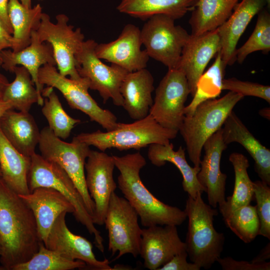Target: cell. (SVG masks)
<instances>
[{"mask_svg": "<svg viewBox=\"0 0 270 270\" xmlns=\"http://www.w3.org/2000/svg\"><path fill=\"white\" fill-rule=\"evenodd\" d=\"M34 216L28 206L0 178V262L6 270L28 260L40 243Z\"/></svg>", "mask_w": 270, "mask_h": 270, "instance_id": "cell-1", "label": "cell"}, {"mask_svg": "<svg viewBox=\"0 0 270 270\" xmlns=\"http://www.w3.org/2000/svg\"><path fill=\"white\" fill-rule=\"evenodd\" d=\"M112 156L115 167L120 172L118 187L137 212L142 226H178L184 222L187 218L184 210L162 202L144 184L140 173L146 162L140 152Z\"/></svg>", "mask_w": 270, "mask_h": 270, "instance_id": "cell-2", "label": "cell"}, {"mask_svg": "<svg viewBox=\"0 0 270 270\" xmlns=\"http://www.w3.org/2000/svg\"><path fill=\"white\" fill-rule=\"evenodd\" d=\"M202 194L198 192L194 198L188 196L186 200L188 226L185 243L190 260L200 268L208 270L220 257L225 237L214 226L217 209L204 202Z\"/></svg>", "mask_w": 270, "mask_h": 270, "instance_id": "cell-3", "label": "cell"}, {"mask_svg": "<svg viewBox=\"0 0 270 270\" xmlns=\"http://www.w3.org/2000/svg\"><path fill=\"white\" fill-rule=\"evenodd\" d=\"M178 131L165 128L148 114L145 118L129 124L118 122L111 131L100 130L82 132L74 137L88 146L102 152L112 148L122 151L130 149L140 150L152 144H168L174 138Z\"/></svg>", "mask_w": 270, "mask_h": 270, "instance_id": "cell-4", "label": "cell"}, {"mask_svg": "<svg viewBox=\"0 0 270 270\" xmlns=\"http://www.w3.org/2000/svg\"><path fill=\"white\" fill-rule=\"evenodd\" d=\"M244 96L229 91L220 98L200 104L191 115H184L178 130L186 143L190 160L200 167V156L206 141L222 128L226 118Z\"/></svg>", "mask_w": 270, "mask_h": 270, "instance_id": "cell-5", "label": "cell"}, {"mask_svg": "<svg viewBox=\"0 0 270 270\" xmlns=\"http://www.w3.org/2000/svg\"><path fill=\"white\" fill-rule=\"evenodd\" d=\"M28 185L30 192L38 187H48L65 196L74 208L72 214L76 220L94 236L96 246L102 252H104V239L96 228L80 194L70 178L59 165L34 153L31 156Z\"/></svg>", "mask_w": 270, "mask_h": 270, "instance_id": "cell-6", "label": "cell"}, {"mask_svg": "<svg viewBox=\"0 0 270 270\" xmlns=\"http://www.w3.org/2000/svg\"><path fill=\"white\" fill-rule=\"evenodd\" d=\"M38 146L44 158L59 165L70 178L92 217L94 204L88 192L85 178V164L91 150L90 146L74 137L72 142H66L56 136L48 126L40 130Z\"/></svg>", "mask_w": 270, "mask_h": 270, "instance_id": "cell-7", "label": "cell"}, {"mask_svg": "<svg viewBox=\"0 0 270 270\" xmlns=\"http://www.w3.org/2000/svg\"><path fill=\"white\" fill-rule=\"evenodd\" d=\"M38 80L42 87L46 85L58 90L71 108L83 112L91 121L98 124L106 131L117 128L116 116L110 110L100 107L90 94V84L87 78H68L60 74L56 66L46 64L39 70Z\"/></svg>", "mask_w": 270, "mask_h": 270, "instance_id": "cell-8", "label": "cell"}, {"mask_svg": "<svg viewBox=\"0 0 270 270\" xmlns=\"http://www.w3.org/2000/svg\"><path fill=\"white\" fill-rule=\"evenodd\" d=\"M56 22L42 12L40 26L36 30L41 42L49 43L52 48L57 69L60 74L74 80L80 78L76 66L75 56L84 41V36L80 28L68 24L64 14L56 16Z\"/></svg>", "mask_w": 270, "mask_h": 270, "instance_id": "cell-9", "label": "cell"}, {"mask_svg": "<svg viewBox=\"0 0 270 270\" xmlns=\"http://www.w3.org/2000/svg\"><path fill=\"white\" fill-rule=\"evenodd\" d=\"M140 30L141 38L148 56L168 69L176 68L190 34L176 25L173 18L164 14L152 16Z\"/></svg>", "mask_w": 270, "mask_h": 270, "instance_id": "cell-10", "label": "cell"}, {"mask_svg": "<svg viewBox=\"0 0 270 270\" xmlns=\"http://www.w3.org/2000/svg\"><path fill=\"white\" fill-rule=\"evenodd\" d=\"M138 216L129 202L114 192L110 196L104 224L108 232V250L114 260L125 254L134 258L140 255L142 228L138 222Z\"/></svg>", "mask_w": 270, "mask_h": 270, "instance_id": "cell-11", "label": "cell"}, {"mask_svg": "<svg viewBox=\"0 0 270 270\" xmlns=\"http://www.w3.org/2000/svg\"><path fill=\"white\" fill-rule=\"evenodd\" d=\"M97 44L92 39L84 41L75 56L77 71L80 77L88 80L90 89L98 92L104 104L110 98L114 105L122 106L120 88L128 72L117 65L102 62L96 54Z\"/></svg>", "mask_w": 270, "mask_h": 270, "instance_id": "cell-12", "label": "cell"}, {"mask_svg": "<svg viewBox=\"0 0 270 270\" xmlns=\"http://www.w3.org/2000/svg\"><path fill=\"white\" fill-rule=\"evenodd\" d=\"M189 94L190 89L184 74L178 68L168 69L156 90L149 114L162 126L178 132Z\"/></svg>", "mask_w": 270, "mask_h": 270, "instance_id": "cell-13", "label": "cell"}, {"mask_svg": "<svg viewBox=\"0 0 270 270\" xmlns=\"http://www.w3.org/2000/svg\"><path fill=\"white\" fill-rule=\"evenodd\" d=\"M114 167L112 156L90 150L85 164V178L88 192L94 204L92 216L94 224H104L111 195L117 187L113 177Z\"/></svg>", "mask_w": 270, "mask_h": 270, "instance_id": "cell-14", "label": "cell"}, {"mask_svg": "<svg viewBox=\"0 0 270 270\" xmlns=\"http://www.w3.org/2000/svg\"><path fill=\"white\" fill-rule=\"evenodd\" d=\"M142 44L140 30L130 24L124 26L114 40L97 44L95 52L99 58L132 72L147 66L150 57L145 50L141 49Z\"/></svg>", "mask_w": 270, "mask_h": 270, "instance_id": "cell-15", "label": "cell"}, {"mask_svg": "<svg viewBox=\"0 0 270 270\" xmlns=\"http://www.w3.org/2000/svg\"><path fill=\"white\" fill-rule=\"evenodd\" d=\"M186 251L176 226H153L142 230L140 255L144 268L158 270L175 255Z\"/></svg>", "mask_w": 270, "mask_h": 270, "instance_id": "cell-16", "label": "cell"}, {"mask_svg": "<svg viewBox=\"0 0 270 270\" xmlns=\"http://www.w3.org/2000/svg\"><path fill=\"white\" fill-rule=\"evenodd\" d=\"M67 212L62 213L55 220L48 234L46 248L72 260L84 262L86 268L98 270H114L108 259L98 260L92 251V244L88 240L72 233L66 222Z\"/></svg>", "mask_w": 270, "mask_h": 270, "instance_id": "cell-17", "label": "cell"}, {"mask_svg": "<svg viewBox=\"0 0 270 270\" xmlns=\"http://www.w3.org/2000/svg\"><path fill=\"white\" fill-rule=\"evenodd\" d=\"M220 48L218 29L199 34H190L182 50L176 68L185 75L193 97L200 77L210 60Z\"/></svg>", "mask_w": 270, "mask_h": 270, "instance_id": "cell-18", "label": "cell"}, {"mask_svg": "<svg viewBox=\"0 0 270 270\" xmlns=\"http://www.w3.org/2000/svg\"><path fill=\"white\" fill-rule=\"evenodd\" d=\"M227 145L222 138V128L212 134L204 142V154L200 162L197 178L206 188L208 204L216 208L226 202L225 191L227 176L220 170V160Z\"/></svg>", "mask_w": 270, "mask_h": 270, "instance_id": "cell-19", "label": "cell"}, {"mask_svg": "<svg viewBox=\"0 0 270 270\" xmlns=\"http://www.w3.org/2000/svg\"><path fill=\"white\" fill-rule=\"evenodd\" d=\"M18 195L32 210L40 240L44 245L58 216L64 212H74L73 206L68 199L51 188L38 187L28 194Z\"/></svg>", "mask_w": 270, "mask_h": 270, "instance_id": "cell-20", "label": "cell"}, {"mask_svg": "<svg viewBox=\"0 0 270 270\" xmlns=\"http://www.w3.org/2000/svg\"><path fill=\"white\" fill-rule=\"evenodd\" d=\"M266 6V0H240L230 18L217 28L220 44L219 52L226 66L236 61V47L240 38L253 18Z\"/></svg>", "mask_w": 270, "mask_h": 270, "instance_id": "cell-21", "label": "cell"}, {"mask_svg": "<svg viewBox=\"0 0 270 270\" xmlns=\"http://www.w3.org/2000/svg\"><path fill=\"white\" fill-rule=\"evenodd\" d=\"M0 58L1 67L6 71L12 72L15 66H24L30 74L38 93L42 96L44 87L38 82L39 70L46 64L56 66V62L51 45L48 42H41L36 31L32 32L31 42L28 46L16 52L4 50L0 54Z\"/></svg>", "mask_w": 270, "mask_h": 270, "instance_id": "cell-22", "label": "cell"}, {"mask_svg": "<svg viewBox=\"0 0 270 270\" xmlns=\"http://www.w3.org/2000/svg\"><path fill=\"white\" fill-rule=\"evenodd\" d=\"M222 130L224 142L240 144L254 161V169L262 181L270 185V150L264 146L249 131L242 120L232 112Z\"/></svg>", "mask_w": 270, "mask_h": 270, "instance_id": "cell-23", "label": "cell"}, {"mask_svg": "<svg viewBox=\"0 0 270 270\" xmlns=\"http://www.w3.org/2000/svg\"><path fill=\"white\" fill-rule=\"evenodd\" d=\"M154 78L146 68L128 72L120 88L122 107L133 120H138L149 114L153 103Z\"/></svg>", "mask_w": 270, "mask_h": 270, "instance_id": "cell-24", "label": "cell"}, {"mask_svg": "<svg viewBox=\"0 0 270 270\" xmlns=\"http://www.w3.org/2000/svg\"><path fill=\"white\" fill-rule=\"evenodd\" d=\"M0 128L10 144L23 155L36 153L40 131L29 112L6 111L0 118Z\"/></svg>", "mask_w": 270, "mask_h": 270, "instance_id": "cell-25", "label": "cell"}, {"mask_svg": "<svg viewBox=\"0 0 270 270\" xmlns=\"http://www.w3.org/2000/svg\"><path fill=\"white\" fill-rule=\"evenodd\" d=\"M148 157L154 166L160 167L166 162L174 164L180 170L182 176V186L184 190L192 198H196L198 192H206V188L200 184L197 174L200 167H192L186 160L185 149L182 146L177 150H174V146L152 144L149 146Z\"/></svg>", "mask_w": 270, "mask_h": 270, "instance_id": "cell-26", "label": "cell"}, {"mask_svg": "<svg viewBox=\"0 0 270 270\" xmlns=\"http://www.w3.org/2000/svg\"><path fill=\"white\" fill-rule=\"evenodd\" d=\"M31 157L25 156L8 141L0 128V168L6 184L18 194H28Z\"/></svg>", "mask_w": 270, "mask_h": 270, "instance_id": "cell-27", "label": "cell"}, {"mask_svg": "<svg viewBox=\"0 0 270 270\" xmlns=\"http://www.w3.org/2000/svg\"><path fill=\"white\" fill-rule=\"evenodd\" d=\"M198 0H120L117 10L121 13L142 20L158 14L180 19L192 11Z\"/></svg>", "mask_w": 270, "mask_h": 270, "instance_id": "cell-28", "label": "cell"}, {"mask_svg": "<svg viewBox=\"0 0 270 270\" xmlns=\"http://www.w3.org/2000/svg\"><path fill=\"white\" fill-rule=\"evenodd\" d=\"M240 0H198L189 24L192 34L218 28L230 18Z\"/></svg>", "mask_w": 270, "mask_h": 270, "instance_id": "cell-29", "label": "cell"}, {"mask_svg": "<svg viewBox=\"0 0 270 270\" xmlns=\"http://www.w3.org/2000/svg\"><path fill=\"white\" fill-rule=\"evenodd\" d=\"M42 8L38 4L33 8L24 6L20 0H9L8 15L13 30L11 50L16 52L30 45L32 34L40 24Z\"/></svg>", "mask_w": 270, "mask_h": 270, "instance_id": "cell-30", "label": "cell"}, {"mask_svg": "<svg viewBox=\"0 0 270 270\" xmlns=\"http://www.w3.org/2000/svg\"><path fill=\"white\" fill-rule=\"evenodd\" d=\"M229 160L234 169V185L232 195L228 196L224 203L219 207L223 219L236 209L250 204L254 198L253 182L247 171L250 164L246 157L242 154L233 152L230 154Z\"/></svg>", "mask_w": 270, "mask_h": 270, "instance_id": "cell-31", "label": "cell"}, {"mask_svg": "<svg viewBox=\"0 0 270 270\" xmlns=\"http://www.w3.org/2000/svg\"><path fill=\"white\" fill-rule=\"evenodd\" d=\"M12 72L15 78L6 87L2 100L10 102L14 109L22 112H29L35 103L42 106L43 96L38 93L28 70L23 66H18Z\"/></svg>", "mask_w": 270, "mask_h": 270, "instance_id": "cell-32", "label": "cell"}, {"mask_svg": "<svg viewBox=\"0 0 270 270\" xmlns=\"http://www.w3.org/2000/svg\"><path fill=\"white\" fill-rule=\"evenodd\" d=\"M42 94L45 97L42 112L48 122V126L56 136L62 140L66 139L80 120L72 118L66 112L54 88L47 86L43 89Z\"/></svg>", "mask_w": 270, "mask_h": 270, "instance_id": "cell-33", "label": "cell"}, {"mask_svg": "<svg viewBox=\"0 0 270 270\" xmlns=\"http://www.w3.org/2000/svg\"><path fill=\"white\" fill-rule=\"evenodd\" d=\"M226 66L218 52L213 64L198 80L193 99L184 109V115H191L202 102L219 96L222 90V82Z\"/></svg>", "mask_w": 270, "mask_h": 270, "instance_id": "cell-34", "label": "cell"}, {"mask_svg": "<svg viewBox=\"0 0 270 270\" xmlns=\"http://www.w3.org/2000/svg\"><path fill=\"white\" fill-rule=\"evenodd\" d=\"M86 266L84 262L68 259L46 248L42 242L38 252L28 260L14 266L11 270H71Z\"/></svg>", "mask_w": 270, "mask_h": 270, "instance_id": "cell-35", "label": "cell"}, {"mask_svg": "<svg viewBox=\"0 0 270 270\" xmlns=\"http://www.w3.org/2000/svg\"><path fill=\"white\" fill-rule=\"evenodd\" d=\"M223 220L226 226L246 244L259 235L260 224L256 206L248 204L240 207Z\"/></svg>", "mask_w": 270, "mask_h": 270, "instance_id": "cell-36", "label": "cell"}, {"mask_svg": "<svg viewBox=\"0 0 270 270\" xmlns=\"http://www.w3.org/2000/svg\"><path fill=\"white\" fill-rule=\"evenodd\" d=\"M254 30L246 41L236 52V61L242 64L248 56L256 51L268 54L270 50V14L267 8L258 14Z\"/></svg>", "mask_w": 270, "mask_h": 270, "instance_id": "cell-37", "label": "cell"}, {"mask_svg": "<svg viewBox=\"0 0 270 270\" xmlns=\"http://www.w3.org/2000/svg\"><path fill=\"white\" fill-rule=\"evenodd\" d=\"M254 198L259 218V235L270 240V188L260 180L253 182Z\"/></svg>", "mask_w": 270, "mask_h": 270, "instance_id": "cell-38", "label": "cell"}, {"mask_svg": "<svg viewBox=\"0 0 270 270\" xmlns=\"http://www.w3.org/2000/svg\"><path fill=\"white\" fill-rule=\"evenodd\" d=\"M222 90H228L244 96H253L270 103V86L256 82L242 81L236 78H224Z\"/></svg>", "mask_w": 270, "mask_h": 270, "instance_id": "cell-39", "label": "cell"}, {"mask_svg": "<svg viewBox=\"0 0 270 270\" xmlns=\"http://www.w3.org/2000/svg\"><path fill=\"white\" fill-rule=\"evenodd\" d=\"M223 270H270V262L254 264L250 262L236 260L232 257L219 258L217 261Z\"/></svg>", "mask_w": 270, "mask_h": 270, "instance_id": "cell-40", "label": "cell"}, {"mask_svg": "<svg viewBox=\"0 0 270 270\" xmlns=\"http://www.w3.org/2000/svg\"><path fill=\"white\" fill-rule=\"evenodd\" d=\"M188 256L186 252L177 254L158 270H200L198 265L187 262Z\"/></svg>", "mask_w": 270, "mask_h": 270, "instance_id": "cell-41", "label": "cell"}, {"mask_svg": "<svg viewBox=\"0 0 270 270\" xmlns=\"http://www.w3.org/2000/svg\"><path fill=\"white\" fill-rule=\"evenodd\" d=\"M13 44L12 35L9 33L0 21V68L2 65L0 54L4 50L12 48Z\"/></svg>", "mask_w": 270, "mask_h": 270, "instance_id": "cell-42", "label": "cell"}, {"mask_svg": "<svg viewBox=\"0 0 270 270\" xmlns=\"http://www.w3.org/2000/svg\"><path fill=\"white\" fill-rule=\"evenodd\" d=\"M9 0H0V21L6 30L11 34L13 30L8 15Z\"/></svg>", "mask_w": 270, "mask_h": 270, "instance_id": "cell-43", "label": "cell"}, {"mask_svg": "<svg viewBox=\"0 0 270 270\" xmlns=\"http://www.w3.org/2000/svg\"><path fill=\"white\" fill-rule=\"evenodd\" d=\"M270 258V243L268 242L251 261L254 264H260L266 262Z\"/></svg>", "mask_w": 270, "mask_h": 270, "instance_id": "cell-44", "label": "cell"}, {"mask_svg": "<svg viewBox=\"0 0 270 270\" xmlns=\"http://www.w3.org/2000/svg\"><path fill=\"white\" fill-rule=\"evenodd\" d=\"M9 84L6 77L0 72V100H2L4 92Z\"/></svg>", "mask_w": 270, "mask_h": 270, "instance_id": "cell-45", "label": "cell"}, {"mask_svg": "<svg viewBox=\"0 0 270 270\" xmlns=\"http://www.w3.org/2000/svg\"><path fill=\"white\" fill-rule=\"evenodd\" d=\"M14 109L12 104L9 102L0 100V118L8 110Z\"/></svg>", "mask_w": 270, "mask_h": 270, "instance_id": "cell-46", "label": "cell"}, {"mask_svg": "<svg viewBox=\"0 0 270 270\" xmlns=\"http://www.w3.org/2000/svg\"><path fill=\"white\" fill-rule=\"evenodd\" d=\"M259 114L262 116L267 120L270 119V108H264L259 110Z\"/></svg>", "mask_w": 270, "mask_h": 270, "instance_id": "cell-47", "label": "cell"}, {"mask_svg": "<svg viewBox=\"0 0 270 270\" xmlns=\"http://www.w3.org/2000/svg\"><path fill=\"white\" fill-rule=\"evenodd\" d=\"M20 1L26 7L32 8V0H20Z\"/></svg>", "mask_w": 270, "mask_h": 270, "instance_id": "cell-48", "label": "cell"}, {"mask_svg": "<svg viewBox=\"0 0 270 270\" xmlns=\"http://www.w3.org/2000/svg\"><path fill=\"white\" fill-rule=\"evenodd\" d=\"M266 8L268 10H270V0H266Z\"/></svg>", "mask_w": 270, "mask_h": 270, "instance_id": "cell-49", "label": "cell"}, {"mask_svg": "<svg viewBox=\"0 0 270 270\" xmlns=\"http://www.w3.org/2000/svg\"><path fill=\"white\" fill-rule=\"evenodd\" d=\"M0 270H6L2 266H0Z\"/></svg>", "mask_w": 270, "mask_h": 270, "instance_id": "cell-50", "label": "cell"}, {"mask_svg": "<svg viewBox=\"0 0 270 270\" xmlns=\"http://www.w3.org/2000/svg\"><path fill=\"white\" fill-rule=\"evenodd\" d=\"M1 252H2V247H1V244H0V255L1 254Z\"/></svg>", "mask_w": 270, "mask_h": 270, "instance_id": "cell-51", "label": "cell"}, {"mask_svg": "<svg viewBox=\"0 0 270 270\" xmlns=\"http://www.w3.org/2000/svg\"><path fill=\"white\" fill-rule=\"evenodd\" d=\"M2 178V173H1V170H0V178Z\"/></svg>", "mask_w": 270, "mask_h": 270, "instance_id": "cell-52", "label": "cell"}, {"mask_svg": "<svg viewBox=\"0 0 270 270\" xmlns=\"http://www.w3.org/2000/svg\"></svg>", "mask_w": 270, "mask_h": 270, "instance_id": "cell-53", "label": "cell"}]
</instances>
